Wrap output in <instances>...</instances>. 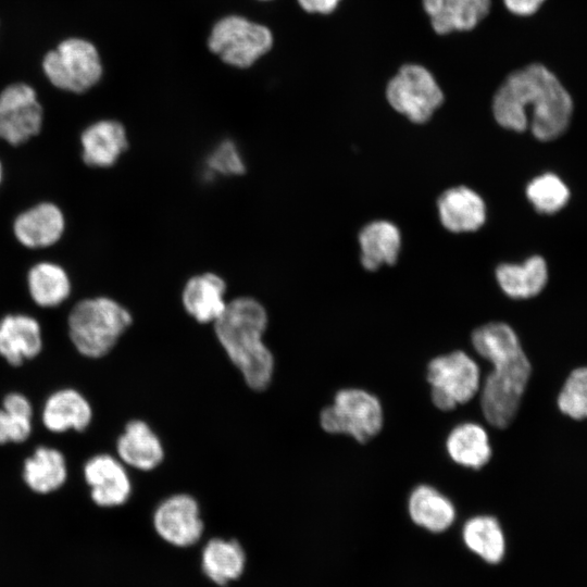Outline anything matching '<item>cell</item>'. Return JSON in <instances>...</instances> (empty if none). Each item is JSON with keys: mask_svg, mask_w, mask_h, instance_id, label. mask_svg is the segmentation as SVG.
Masks as SVG:
<instances>
[{"mask_svg": "<svg viewBox=\"0 0 587 587\" xmlns=\"http://www.w3.org/2000/svg\"><path fill=\"white\" fill-rule=\"evenodd\" d=\"M542 141L561 136L573 114V101L557 76L539 63L510 74L492 100V113L504 128L524 132L528 127Z\"/></svg>", "mask_w": 587, "mask_h": 587, "instance_id": "6da1fadb", "label": "cell"}, {"mask_svg": "<svg viewBox=\"0 0 587 587\" xmlns=\"http://www.w3.org/2000/svg\"><path fill=\"white\" fill-rule=\"evenodd\" d=\"M472 344L494 366L482 390L483 414L492 426L504 428L519 410L530 376V363L515 332L505 323L478 327L472 334Z\"/></svg>", "mask_w": 587, "mask_h": 587, "instance_id": "7a4b0ae2", "label": "cell"}, {"mask_svg": "<svg viewBox=\"0 0 587 587\" xmlns=\"http://www.w3.org/2000/svg\"><path fill=\"white\" fill-rule=\"evenodd\" d=\"M267 313L255 299L240 297L230 302L214 322L216 338L245 383L261 391L272 382L275 361L263 341Z\"/></svg>", "mask_w": 587, "mask_h": 587, "instance_id": "3957f363", "label": "cell"}, {"mask_svg": "<svg viewBox=\"0 0 587 587\" xmlns=\"http://www.w3.org/2000/svg\"><path fill=\"white\" fill-rule=\"evenodd\" d=\"M129 311L109 297L76 302L67 316L70 340L83 357L107 355L132 324Z\"/></svg>", "mask_w": 587, "mask_h": 587, "instance_id": "277c9868", "label": "cell"}, {"mask_svg": "<svg viewBox=\"0 0 587 587\" xmlns=\"http://www.w3.org/2000/svg\"><path fill=\"white\" fill-rule=\"evenodd\" d=\"M41 65L45 76L54 87L74 93L87 91L102 76L97 48L78 37L62 40L45 54Z\"/></svg>", "mask_w": 587, "mask_h": 587, "instance_id": "5b68a950", "label": "cell"}, {"mask_svg": "<svg viewBox=\"0 0 587 587\" xmlns=\"http://www.w3.org/2000/svg\"><path fill=\"white\" fill-rule=\"evenodd\" d=\"M320 423L327 433L346 434L366 442L382 429V404L363 389H341L335 395L333 404L322 410Z\"/></svg>", "mask_w": 587, "mask_h": 587, "instance_id": "8992f818", "label": "cell"}, {"mask_svg": "<svg viewBox=\"0 0 587 587\" xmlns=\"http://www.w3.org/2000/svg\"><path fill=\"white\" fill-rule=\"evenodd\" d=\"M389 104L413 123L427 122L444 101L433 74L422 65L405 64L386 87Z\"/></svg>", "mask_w": 587, "mask_h": 587, "instance_id": "52a82bcc", "label": "cell"}, {"mask_svg": "<svg viewBox=\"0 0 587 587\" xmlns=\"http://www.w3.org/2000/svg\"><path fill=\"white\" fill-rule=\"evenodd\" d=\"M427 380L433 403L449 411L477 394L479 369L471 357L458 350L433 359L427 366Z\"/></svg>", "mask_w": 587, "mask_h": 587, "instance_id": "ba28073f", "label": "cell"}, {"mask_svg": "<svg viewBox=\"0 0 587 587\" xmlns=\"http://www.w3.org/2000/svg\"><path fill=\"white\" fill-rule=\"evenodd\" d=\"M273 43L270 29L241 16L220 20L209 37V48L227 64L237 67L250 66L266 53Z\"/></svg>", "mask_w": 587, "mask_h": 587, "instance_id": "9c48e42d", "label": "cell"}, {"mask_svg": "<svg viewBox=\"0 0 587 587\" xmlns=\"http://www.w3.org/2000/svg\"><path fill=\"white\" fill-rule=\"evenodd\" d=\"M43 122V109L35 89L25 83H14L0 92V139L12 146L38 135Z\"/></svg>", "mask_w": 587, "mask_h": 587, "instance_id": "30bf717a", "label": "cell"}, {"mask_svg": "<svg viewBox=\"0 0 587 587\" xmlns=\"http://www.w3.org/2000/svg\"><path fill=\"white\" fill-rule=\"evenodd\" d=\"M83 476L91 500L99 507L122 505L132 495L133 485L126 465L112 454L90 457L84 463Z\"/></svg>", "mask_w": 587, "mask_h": 587, "instance_id": "8fae6325", "label": "cell"}, {"mask_svg": "<svg viewBox=\"0 0 587 587\" xmlns=\"http://www.w3.org/2000/svg\"><path fill=\"white\" fill-rule=\"evenodd\" d=\"M153 525L164 540L178 547L193 545L203 532L199 504L187 494L172 495L159 503Z\"/></svg>", "mask_w": 587, "mask_h": 587, "instance_id": "7c38bea8", "label": "cell"}, {"mask_svg": "<svg viewBox=\"0 0 587 587\" xmlns=\"http://www.w3.org/2000/svg\"><path fill=\"white\" fill-rule=\"evenodd\" d=\"M43 348L39 322L25 313H10L0 319V357L12 366L35 359Z\"/></svg>", "mask_w": 587, "mask_h": 587, "instance_id": "4fadbf2b", "label": "cell"}, {"mask_svg": "<svg viewBox=\"0 0 587 587\" xmlns=\"http://www.w3.org/2000/svg\"><path fill=\"white\" fill-rule=\"evenodd\" d=\"M65 229L62 210L52 202H40L20 213L13 222L16 240L29 249L57 243Z\"/></svg>", "mask_w": 587, "mask_h": 587, "instance_id": "5bb4252c", "label": "cell"}, {"mask_svg": "<svg viewBox=\"0 0 587 587\" xmlns=\"http://www.w3.org/2000/svg\"><path fill=\"white\" fill-rule=\"evenodd\" d=\"M40 417L45 428L54 434L84 432L90 425L93 412L89 400L80 391L65 387L46 398Z\"/></svg>", "mask_w": 587, "mask_h": 587, "instance_id": "9a60e30c", "label": "cell"}, {"mask_svg": "<svg viewBox=\"0 0 587 587\" xmlns=\"http://www.w3.org/2000/svg\"><path fill=\"white\" fill-rule=\"evenodd\" d=\"M116 454L126 466L151 471L163 461L164 448L148 423L133 420L117 437Z\"/></svg>", "mask_w": 587, "mask_h": 587, "instance_id": "2e32d148", "label": "cell"}, {"mask_svg": "<svg viewBox=\"0 0 587 587\" xmlns=\"http://www.w3.org/2000/svg\"><path fill=\"white\" fill-rule=\"evenodd\" d=\"M83 161L93 167L113 165L127 148L123 125L113 120H102L89 125L80 135Z\"/></svg>", "mask_w": 587, "mask_h": 587, "instance_id": "e0dca14e", "label": "cell"}, {"mask_svg": "<svg viewBox=\"0 0 587 587\" xmlns=\"http://www.w3.org/2000/svg\"><path fill=\"white\" fill-rule=\"evenodd\" d=\"M437 207L441 224L453 233L476 230L486 220V205L483 199L464 186L444 191Z\"/></svg>", "mask_w": 587, "mask_h": 587, "instance_id": "ac0fdd59", "label": "cell"}, {"mask_svg": "<svg viewBox=\"0 0 587 587\" xmlns=\"http://www.w3.org/2000/svg\"><path fill=\"white\" fill-rule=\"evenodd\" d=\"M67 477L66 459L57 448L38 446L23 462V482L35 494L54 492L64 486Z\"/></svg>", "mask_w": 587, "mask_h": 587, "instance_id": "d6986e66", "label": "cell"}, {"mask_svg": "<svg viewBox=\"0 0 587 587\" xmlns=\"http://www.w3.org/2000/svg\"><path fill=\"white\" fill-rule=\"evenodd\" d=\"M438 34L474 28L489 12L490 0H422Z\"/></svg>", "mask_w": 587, "mask_h": 587, "instance_id": "ffe728a7", "label": "cell"}, {"mask_svg": "<svg viewBox=\"0 0 587 587\" xmlns=\"http://www.w3.org/2000/svg\"><path fill=\"white\" fill-rule=\"evenodd\" d=\"M226 285L212 273L190 278L183 290L186 312L199 323H214L224 312Z\"/></svg>", "mask_w": 587, "mask_h": 587, "instance_id": "44dd1931", "label": "cell"}, {"mask_svg": "<svg viewBox=\"0 0 587 587\" xmlns=\"http://www.w3.org/2000/svg\"><path fill=\"white\" fill-rule=\"evenodd\" d=\"M361 263L369 271L397 261L401 236L396 225L387 221H375L363 227L359 234Z\"/></svg>", "mask_w": 587, "mask_h": 587, "instance_id": "7402d4cb", "label": "cell"}, {"mask_svg": "<svg viewBox=\"0 0 587 587\" xmlns=\"http://www.w3.org/2000/svg\"><path fill=\"white\" fill-rule=\"evenodd\" d=\"M501 289L511 298L526 299L538 295L547 284L548 268L546 261L534 255L523 264L503 263L496 270Z\"/></svg>", "mask_w": 587, "mask_h": 587, "instance_id": "603a6c76", "label": "cell"}, {"mask_svg": "<svg viewBox=\"0 0 587 587\" xmlns=\"http://www.w3.org/2000/svg\"><path fill=\"white\" fill-rule=\"evenodd\" d=\"M27 289L37 305L54 308L70 297L72 285L68 274L61 265L43 261L29 268Z\"/></svg>", "mask_w": 587, "mask_h": 587, "instance_id": "cb8c5ba5", "label": "cell"}, {"mask_svg": "<svg viewBox=\"0 0 587 587\" xmlns=\"http://www.w3.org/2000/svg\"><path fill=\"white\" fill-rule=\"evenodd\" d=\"M409 513L415 524L435 533L447 529L455 516L452 502L427 485L417 486L411 492Z\"/></svg>", "mask_w": 587, "mask_h": 587, "instance_id": "d4e9b609", "label": "cell"}, {"mask_svg": "<svg viewBox=\"0 0 587 587\" xmlns=\"http://www.w3.org/2000/svg\"><path fill=\"white\" fill-rule=\"evenodd\" d=\"M446 447L455 463L475 470L484 466L491 455L488 435L475 423L455 426L447 438Z\"/></svg>", "mask_w": 587, "mask_h": 587, "instance_id": "484cf974", "label": "cell"}, {"mask_svg": "<svg viewBox=\"0 0 587 587\" xmlns=\"http://www.w3.org/2000/svg\"><path fill=\"white\" fill-rule=\"evenodd\" d=\"M245 552L235 539H211L202 551V569L218 585L238 578L245 567Z\"/></svg>", "mask_w": 587, "mask_h": 587, "instance_id": "4316f807", "label": "cell"}, {"mask_svg": "<svg viewBox=\"0 0 587 587\" xmlns=\"http://www.w3.org/2000/svg\"><path fill=\"white\" fill-rule=\"evenodd\" d=\"M463 539L467 548L486 562L497 563L504 554V535L492 516L480 515L469 520L463 527Z\"/></svg>", "mask_w": 587, "mask_h": 587, "instance_id": "83f0119b", "label": "cell"}, {"mask_svg": "<svg viewBox=\"0 0 587 587\" xmlns=\"http://www.w3.org/2000/svg\"><path fill=\"white\" fill-rule=\"evenodd\" d=\"M526 196L538 212L551 214L565 207L570 190L559 176L545 173L529 182Z\"/></svg>", "mask_w": 587, "mask_h": 587, "instance_id": "f1b7e54d", "label": "cell"}, {"mask_svg": "<svg viewBox=\"0 0 587 587\" xmlns=\"http://www.w3.org/2000/svg\"><path fill=\"white\" fill-rule=\"evenodd\" d=\"M560 411L574 420L587 417V366L572 371L558 397Z\"/></svg>", "mask_w": 587, "mask_h": 587, "instance_id": "f546056e", "label": "cell"}, {"mask_svg": "<svg viewBox=\"0 0 587 587\" xmlns=\"http://www.w3.org/2000/svg\"><path fill=\"white\" fill-rule=\"evenodd\" d=\"M208 166L217 174L237 175L245 172L241 155L229 140L220 143L209 155Z\"/></svg>", "mask_w": 587, "mask_h": 587, "instance_id": "4dcf8cb0", "label": "cell"}, {"mask_svg": "<svg viewBox=\"0 0 587 587\" xmlns=\"http://www.w3.org/2000/svg\"><path fill=\"white\" fill-rule=\"evenodd\" d=\"M33 432V419L0 408V446L26 441Z\"/></svg>", "mask_w": 587, "mask_h": 587, "instance_id": "1f68e13d", "label": "cell"}, {"mask_svg": "<svg viewBox=\"0 0 587 587\" xmlns=\"http://www.w3.org/2000/svg\"><path fill=\"white\" fill-rule=\"evenodd\" d=\"M3 409L7 411L23 416L33 419L34 408L30 400L22 392H8L2 399Z\"/></svg>", "mask_w": 587, "mask_h": 587, "instance_id": "d6a6232c", "label": "cell"}, {"mask_svg": "<svg viewBox=\"0 0 587 587\" xmlns=\"http://www.w3.org/2000/svg\"><path fill=\"white\" fill-rule=\"evenodd\" d=\"M545 0H503L507 9L513 14L527 16L534 14Z\"/></svg>", "mask_w": 587, "mask_h": 587, "instance_id": "836d02e7", "label": "cell"}, {"mask_svg": "<svg viewBox=\"0 0 587 587\" xmlns=\"http://www.w3.org/2000/svg\"><path fill=\"white\" fill-rule=\"evenodd\" d=\"M340 0H298L301 8L310 13L328 14L333 12Z\"/></svg>", "mask_w": 587, "mask_h": 587, "instance_id": "e575fe53", "label": "cell"}, {"mask_svg": "<svg viewBox=\"0 0 587 587\" xmlns=\"http://www.w3.org/2000/svg\"><path fill=\"white\" fill-rule=\"evenodd\" d=\"M2 175H3V170H2V164H1V161H0V183L2 180Z\"/></svg>", "mask_w": 587, "mask_h": 587, "instance_id": "d590c367", "label": "cell"}]
</instances>
